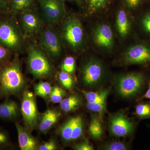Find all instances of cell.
<instances>
[{
  "instance_id": "836d02e7",
  "label": "cell",
  "mask_w": 150,
  "mask_h": 150,
  "mask_svg": "<svg viewBox=\"0 0 150 150\" xmlns=\"http://www.w3.org/2000/svg\"><path fill=\"white\" fill-rule=\"evenodd\" d=\"M11 144V140L8 134L6 131L0 129V149L8 147Z\"/></svg>"
},
{
  "instance_id": "603a6c76",
  "label": "cell",
  "mask_w": 150,
  "mask_h": 150,
  "mask_svg": "<svg viewBox=\"0 0 150 150\" xmlns=\"http://www.w3.org/2000/svg\"><path fill=\"white\" fill-rule=\"evenodd\" d=\"M75 120V116L69 118L60 128V134L61 139L65 143L71 142Z\"/></svg>"
},
{
  "instance_id": "74e56055",
  "label": "cell",
  "mask_w": 150,
  "mask_h": 150,
  "mask_svg": "<svg viewBox=\"0 0 150 150\" xmlns=\"http://www.w3.org/2000/svg\"><path fill=\"white\" fill-rule=\"evenodd\" d=\"M9 10V4L6 0H0V14Z\"/></svg>"
},
{
  "instance_id": "d6986e66",
  "label": "cell",
  "mask_w": 150,
  "mask_h": 150,
  "mask_svg": "<svg viewBox=\"0 0 150 150\" xmlns=\"http://www.w3.org/2000/svg\"><path fill=\"white\" fill-rule=\"evenodd\" d=\"M81 103L80 97L77 95H72L63 99L60 103V107L62 111L68 113L76 110Z\"/></svg>"
},
{
  "instance_id": "cb8c5ba5",
  "label": "cell",
  "mask_w": 150,
  "mask_h": 150,
  "mask_svg": "<svg viewBox=\"0 0 150 150\" xmlns=\"http://www.w3.org/2000/svg\"><path fill=\"white\" fill-rule=\"evenodd\" d=\"M84 124L82 116H75V120L73 127L71 142L76 141L83 136Z\"/></svg>"
},
{
  "instance_id": "5bb4252c",
  "label": "cell",
  "mask_w": 150,
  "mask_h": 150,
  "mask_svg": "<svg viewBox=\"0 0 150 150\" xmlns=\"http://www.w3.org/2000/svg\"><path fill=\"white\" fill-rule=\"evenodd\" d=\"M17 131L19 146L21 150H35L38 149L37 139L30 134V132L18 123H15Z\"/></svg>"
},
{
  "instance_id": "4dcf8cb0",
  "label": "cell",
  "mask_w": 150,
  "mask_h": 150,
  "mask_svg": "<svg viewBox=\"0 0 150 150\" xmlns=\"http://www.w3.org/2000/svg\"><path fill=\"white\" fill-rule=\"evenodd\" d=\"M129 145L126 142L113 141L106 143L103 147L106 150H126L129 149Z\"/></svg>"
},
{
  "instance_id": "8fae6325",
  "label": "cell",
  "mask_w": 150,
  "mask_h": 150,
  "mask_svg": "<svg viewBox=\"0 0 150 150\" xmlns=\"http://www.w3.org/2000/svg\"><path fill=\"white\" fill-rule=\"evenodd\" d=\"M19 25L23 35L31 36L39 34L44 28L43 18L30 8L19 14Z\"/></svg>"
},
{
  "instance_id": "6da1fadb",
  "label": "cell",
  "mask_w": 150,
  "mask_h": 150,
  "mask_svg": "<svg viewBox=\"0 0 150 150\" xmlns=\"http://www.w3.org/2000/svg\"><path fill=\"white\" fill-rule=\"evenodd\" d=\"M15 54L13 59L0 67V98L17 95L26 84L18 54Z\"/></svg>"
},
{
  "instance_id": "8992f818",
  "label": "cell",
  "mask_w": 150,
  "mask_h": 150,
  "mask_svg": "<svg viewBox=\"0 0 150 150\" xmlns=\"http://www.w3.org/2000/svg\"><path fill=\"white\" fill-rule=\"evenodd\" d=\"M124 65L150 67V41L140 40L127 48L123 54Z\"/></svg>"
},
{
  "instance_id": "f1b7e54d",
  "label": "cell",
  "mask_w": 150,
  "mask_h": 150,
  "mask_svg": "<svg viewBox=\"0 0 150 150\" xmlns=\"http://www.w3.org/2000/svg\"><path fill=\"white\" fill-rule=\"evenodd\" d=\"M76 61L74 57L69 56L66 57L61 65L62 71L72 74L76 69Z\"/></svg>"
},
{
  "instance_id": "e575fe53",
  "label": "cell",
  "mask_w": 150,
  "mask_h": 150,
  "mask_svg": "<svg viewBox=\"0 0 150 150\" xmlns=\"http://www.w3.org/2000/svg\"><path fill=\"white\" fill-rule=\"evenodd\" d=\"M58 149V146L56 141L53 139H51L47 142H43L39 146L38 150H55Z\"/></svg>"
},
{
  "instance_id": "f35d334b",
  "label": "cell",
  "mask_w": 150,
  "mask_h": 150,
  "mask_svg": "<svg viewBox=\"0 0 150 150\" xmlns=\"http://www.w3.org/2000/svg\"><path fill=\"white\" fill-rule=\"evenodd\" d=\"M144 99H149L150 100V88H149L143 95L140 96L138 99H137V101L138 102Z\"/></svg>"
},
{
  "instance_id": "ffe728a7",
  "label": "cell",
  "mask_w": 150,
  "mask_h": 150,
  "mask_svg": "<svg viewBox=\"0 0 150 150\" xmlns=\"http://www.w3.org/2000/svg\"><path fill=\"white\" fill-rule=\"evenodd\" d=\"M102 121V118L99 115H92L88 130L91 136L95 139L99 140L102 138L103 133Z\"/></svg>"
},
{
  "instance_id": "9c48e42d",
  "label": "cell",
  "mask_w": 150,
  "mask_h": 150,
  "mask_svg": "<svg viewBox=\"0 0 150 150\" xmlns=\"http://www.w3.org/2000/svg\"><path fill=\"white\" fill-rule=\"evenodd\" d=\"M61 38L52 25L44 28L39 33L38 40L40 46L51 58L56 59L62 54Z\"/></svg>"
},
{
  "instance_id": "83f0119b",
  "label": "cell",
  "mask_w": 150,
  "mask_h": 150,
  "mask_svg": "<svg viewBox=\"0 0 150 150\" xmlns=\"http://www.w3.org/2000/svg\"><path fill=\"white\" fill-rule=\"evenodd\" d=\"M58 79L60 83L65 88L71 90L74 85V81L71 75L62 71L59 73Z\"/></svg>"
},
{
  "instance_id": "4316f807",
  "label": "cell",
  "mask_w": 150,
  "mask_h": 150,
  "mask_svg": "<svg viewBox=\"0 0 150 150\" xmlns=\"http://www.w3.org/2000/svg\"><path fill=\"white\" fill-rule=\"evenodd\" d=\"M66 91L58 86L52 87L49 96L50 100L54 103H60L66 96Z\"/></svg>"
},
{
  "instance_id": "ac0fdd59",
  "label": "cell",
  "mask_w": 150,
  "mask_h": 150,
  "mask_svg": "<svg viewBox=\"0 0 150 150\" xmlns=\"http://www.w3.org/2000/svg\"><path fill=\"white\" fill-rule=\"evenodd\" d=\"M81 92L87 102L106 104L108 97L110 93V88H103L96 91H88L83 90Z\"/></svg>"
},
{
  "instance_id": "8d00e7d4",
  "label": "cell",
  "mask_w": 150,
  "mask_h": 150,
  "mask_svg": "<svg viewBox=\"0 0 150 150\" xmlns=\"http://www.w3.org/2000/svg\"><path fill=\"white\" fill-rule=\"evenodd\" d=\"M142 0H126L127 6L129 8L135 9L140 5Z\"/></svg>"
},
{
  "instance_id": "5b68a950",
  "label": "cell",
  "mask_w": 150,
  "mask_h": 150,
  "mask_svg": "<svg viewBox=\"0 0 150 150\" xmlns=\"http://www.w3.org/2000/svg\"><path fill=\"white\" fill-rule=\"evenodd\" d=\"M61 37L75 51H80L85 43V35L80 21L74 16L65 19L62 25Z\"/></svg>"
},
{
  "instance_id": "484cf974",
  "label": "cell",
  "mask_w": 150,
  "mask_h": 150,
  "mask_svg": "<svg viewBox=\"0 0 150 150\" xmlns=\"http://www.w3.org/2000/svg\"><path fill=\"white\" fill-rule=\"evenodd\" d=\"M139 25L143 33L150 39V10L142 14L139 19Z\"/></svg>"
},
{
  "instance_id": "4fadbf2b",
  "label": "cell",
  "mask_w": 150,
  "mask_h": 150,
  "mask_svg": "<svg viewBox=\"0 0 150 150\" xmlns=\"http://www.w3.org/2000/svg\"><path fill=\"white\" fill-rule=\"evenodd\" d=\"M95 43L100 48L110 51L114 45V35L111 28L106 23L98 25L93 30Z\"/></svg>"
},
{
  "instance_id": "7c38bea8",
  "label": "cell",
  "mask_w": 150,
  "mask_h": 150,
  "mask_svg": "<svg viewBox=\"0 0 150 150\" xmlns=\"http://www.w3.org/2000/svg\"><path fill=\"white\" fill-rule=\"evenodd\" d=\"M43 19L50 25L57 24L64 20L65 10L59 0H39Z\"/></svg>"
},
{
  "instance_id": "52a82bcc",
  "label": "cell",
  "mask_w": 150,
  "mask_h": 150,
  "mask_svg": "<svg viewBox=\"0 0 150 150\" xmlns=\"http://www.w3.org/2000/svg\"><path fill=\"white\" fill-rule=\"evenodd\" d=\"M105 72L103 65L96 59H89L82 67L81 79L84 86L93 88L99 86L104 80Z\"/></svg>"
},
{
  "instance_id": "60d3db41",
  "label": "cell",
  "mask_w": 150,
  "mask_h": 150,
  "mask_svg": "<svg viewBox=\"0 0 150 150\" xmlns=\"http://www.w3.org/2000/svg\"><path fill=\"white\" fill-rule=\"evenodd\" d=\"M59 1H65V0H59Z\"/></svg>"
},
{
  "instance_id": "d6a6232c",
  "label": "cell",
  "mask_w": 150,
  "mask_h": 150,
  "mask_svg": "<svg viewBox=\"0 0 150 150\" xmlns=\"http://www.w3.org/2000/svg\"><path fill=\"white\" fill-rule=\"evenodd\" d=\"M11 52L0 43V67L10 60Z\"/></svg>"
},
{
  "instance_id": "ab89813d",
  "label": "cell",
  "mask_w": 150,
  "mask_h": 150,
  "mask_svg": "<svg viewBox=\"0 0 150 150\" xmlns=\"http://www.w3.org/2000/svg\"><path fill=\"white\" fill-rule=\"evenodd\" d=\"M148 85H149V88H150V80L149 81V83H148Z\"/></svg>"
},
{
  "instance_id": "f546056e",
  "label": "cell",
  "mask_w": 150,
  "mask_h": 150,
  "mask_svg": "<svg viewBox=\"0 0 150 150\" xmlns=\"http://www.w3.org/2000/svg\"><path fill=\"white\" fill-rule=\"evenodd\" d=\"M86 106L89 110L97 112L102 118L103 116L106 112V104L105 103L87 102Z\"/></svg>"
},
{
  "instance_id": "3957f363",
  "label": "cell",
  "mask_w": 150,
  "mask_h": 150,
  "mask_svg": "<svg viewBox=\"0 0 150 150\" xmlns=\"http://www.w3.org/2000/svg\"><path fill=\"white\" fill-rule=\"evenodd\" d=\"M13 16L0 19V43L12 53L18 54L24 47L23 33Z\"/></svg>"
},
{
  "instance_id": "277c9868",
  "label": "cell",
  "mask_w": 150,
  "mask_h": 150,
  "mask_svg": "<svg viewBox=\"0 0 150 150\" xmlns=\"http://www.w3.org/2000/svg\"><path fill=\"white\" fill-rule=\"evenodd\" d=\"M27 66L30 72L38 79L49 77L54 68L45 52L37 45L30 44L28 48Z\"/></svg>"
},
{
  "instance_id": "7a4b0ae2",
  "label": "cell",
  "mask_w": 150,
  "mask_h": 150,
  "mask_svg": "<svg viewBox=\"0 0 150 150\" xmlns=\"http://www.w3.org/2000/svg\"><path fill=\"white\" fill-rule=\"evenodd\" d=\"M148 78L144 73H129L116 77L113 86L116 93L121 97L138 99L144 90Z\"/></svg>"
},
{
  "instance_id": "b9f144b4",
  "label": "cell",
  "mask_w": 150,
  "mask_h": 150,
  "mask_svg": "<svg viewBox=\"0 0 150 150\" xmlns=\"http://www.w3.org/2000/svg\"><path fill=\"white\" fill-rule=\"evenodd\" d=\"M77 1H81V0H77Z\"/></svg>"
},
{
  "instance_id": "1f68e13d",
  "label": "cell",
  "mask_w": 150,
  "mask_h": 150,
  "mask_svg": "<svg viewBox=\"0 0 150 150\" xmlns=\"http://www.w3.org/2000/svg\"><path fill=\"white\" fill-rule=\"evenodd\" d=\"M109 0H88L89 8L93 12L102 9L105 7Z\"/></svg>"
},
{
  "instance_id": "2e32d148",
  "label": "cell",
  "mask_w": 150,
  "mask_h": 150,
  "mask_svg": "<svg viewBox=\"0 0 150 150\" xmlns=\"http://www.w3.org/2000/svg\"><path fill=\"white\" fill-rule=\"evenodd\" d=\"M18 104L12 100L7 99L0 103V118L7 121H13L18 116Z\"/></svg>"
},
{
  "instance_id": "44dd1931",
  "label": "cell",
  "mask_w": 150,
  "mask_h": 150,
  "mask_svg": "<svg viewBox=\"0 0 150 150\" xmlns=\"http://www.w3.org/2000/svg\"><path fill=\"white\" fill-rule=\"evenodd\" d=\"M34 0H11L9 10L13 15L19 14L23 11L31 8Z\"/></svg>"
},
{
  "instance_id": "e0dca14e",
  "label": "cell",
  "mask_w": 150,
  "mask_h": 150,
  "mask_svg": "<svg viewBox=\"0 0 150 150\" xmlns=\"http://www.w3.org/2000/svg\"><path fill=\"white\" fill-rule=\"evenodd\" d=\"M116 26L118 34L122 38H125L131 32V24L126 11L121 10L116 16Z\"/></svg>"
},
{
  "instance_id": "d590c367",
  "label": "cell",
  "mask_w": 150,
  "mask_h": 150,
  "mask_svg": "<svg viewBox=\"0 0 150 150\" xmlns=\"http://www.w3.org/2000/svg\"><path fill=\"white\" fill-rule=\"evenodd\" d=\"M74 149L76 150H93L92 145L88 140H85L74 145Z\"/></svg>"
},
{
  "instance_id": "30bf717a",
  "label": "cell",
  "mask_w": 150,
  "mask_h": 150,
  "mask_svg": "<svg viewBox=\"0 0 150 150\" xmlns=\"http://www.w3.org/2000/svg\"><path fill=\"white\" fill-rule=\"evenodd\" d=\"M137 123L129 118L123 111L114 113L110 116L108 129L110 134L116 137H130L134 134Z\"/></svg>"
},
{
  "instance_id": "d4e9b609",
  "label": "cell",
  "mask_w": 150,
  "mask_h": 150,
  "mask_svg": "<svg viewBox=\"0 0 150 150\" xmlns=\"http://www.w3.org/2000/svg\"><path fill=\"white\" fill-rule=\"evenodd\" d=\"M52 87L51 84L48 82L40 81L34 86V93L43 98H49Z\"/></svg>"
},
{
  "instance_id": "9a60e30c",
  "label": "cell",
  "mask_w": 150,
  "mask_h": 150,
  "mask_svg": "<svg viewBox=\"0 0 150 150\" xmlns=\"http://www.w3.org/2000/svg\"><path fill=\"white\" fill-rule=\"evenodd\" d=\"M61 113L54 109L48 108L41 116L38 123V128L41 133H46L59 121Z\"/></svg>"
},
{
  "instance_id": "7402d4cb",
  "label": "cell",
  "mask_w": 150,
  "mask_h": 150,
  "mask_svg": "<svg viewBox=\"0 0 150 150\" xmlns=\"http://www.w3.org/2000/svg\"><path fill=\"white\" fill-rule=\"evenodd\" d=\"M139 102L136 105L134 115L140 120L150 119V100Z\"/></svg>"
},
{
  "instance_id": "ba28073f",
  "label": "cell",
  "mask_w": 150,
  "mask_h": 150,
  "mask_svg": "<svg viewBox=\"0 0 150 150\" xmlns=\"http://www.w3.org/2000/svg\"><path fill=\"white\" fill-rule=\"evenodd\" d=\"M21 112L25 127L32 132L38 126L39 120L36 100L32 92L25 90L23 94Z\"/></svg>"
}]
</instances>
